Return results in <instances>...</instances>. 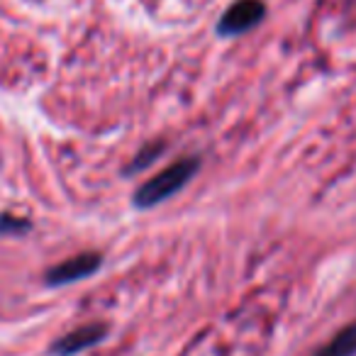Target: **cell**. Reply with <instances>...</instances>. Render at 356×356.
<instances>
[{
  "label": "cell",
  "instance_id": "7",
  "mask_svg": "<svg viewBox=\"0 0 356 356\" xmlns=\"http://www.w3.org/2000/svg\"><path fill=\"white\" fill-rule=\"evenodd\" d=\"M30 220L13 218V215H0V234H25L30 232Z\"/></svg>",
  "mask_w": 356,
  "mask_h": 356
},
{
  "label": "cell",
  "instance_id": "5",
  "mask_svg": "<svg viewBox=\"0 0 356 356\" xmlns=\"http://www.w3.org/2000/svg\"><path fill=\"white\" fill-rule=\"evenodd\" d=\"M356 354V322L339 330L325 346L315 351L312 356H354Z\"/></svg>",
  "mask_w": 356,
  "mask_h": 356
},
{
  "label": "cell",
  "instance_id": "2",
  "mask_svg": "<svg viewBox=\"0 0 356 356\" xmlns=\"http://www.w3.org/2000/svg\"><path fill=\"white\" fill-rule=\"evenodd\" d=\"M264 15H266V6H264L261 0H237V3H232L222 13L218 30L220 35H227V37L244 35L252 27H257L264 20Z\"/></svg>",
  "mask_w": 356,
  "mask_h": 356
},
{
  "label": "cell",
  "instance_id": "4",
  "mask_svg": "<svg viewBox=\"0 0 356 356\" xmlns=\"http://www.w3.org/2000/svg\"><path fill=\"white\" fill-rule=\"evenodd\" d=\"M105 334H108V327H105L103 322H88V325L76 327L69 334L56 339L54 344H51V354H59V356L81 354V351L90 349V346H95L98 341H103Z\"/></svg>",
  "mask_w": 356,
  "mask_h": 356
},
{
  "label": "cell",
  "instance_id": "1",
  "mask_svg": "<svg viewBox=\"0 0 356 356\" xmlns=\"http://www.w3.org/2000/svg\"><path fill=\"white\" fill-rule=\"evenodd\" d=\"M198 168H200V159L195 156L178 159L176 163L166 166L154 178H149L147 184L139 186V191L134 193V205L137 208H154V205L168 200L171 195H176L178 191H184L188 186V181L198 173Z\"/></svg>",
  "mask_w": 356,
  "mask_h": 356
},
{
  "label": "cell",
  "instance_id": "6",
  "mask_svg": "<svg viewBox=\"0 0 356 356\" xmlns=\"http://www.w3.org/2000/svg\"><path fill=\"white\" fill-rule=\"evenodd\" d=\"M163 149H166V147H163V144H156V147H154V144H149L147 149H142V152H139L137 156L132 159V163H129V166H127V173H132V171H142V168H144V166H149V163H152L154 159H156L159 154L163 152Z\"/></svg>",
  "mask_w": 356,
  "mask_h": 356
},
{
  "label": "cell",
  "instance_id": "3",
  "mask_svg": "<svg viewBox=\"0 0 356 356\" xmlns=\"http://www.w3.org/2000/svg\"><path fill=\"white\" fill-rule=\"evenodd\" d=\"M103 264V257L98 252H83L76 257L66 259V261L56 264L47 271V283L49 286H66V283L81 281V278L93 276Z\"/></svg>",
  "mask_w": 356,
  "mask_h": 356
}]
</instances>
